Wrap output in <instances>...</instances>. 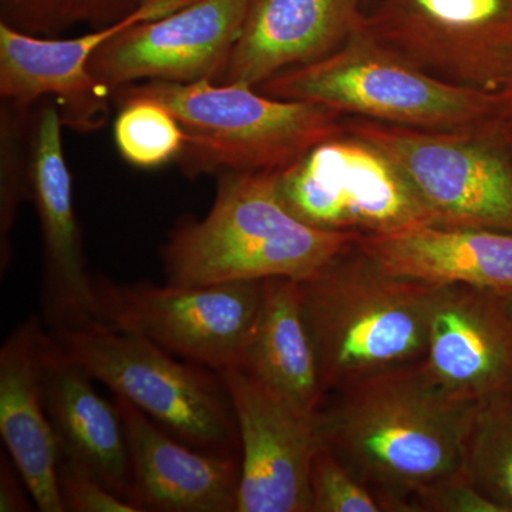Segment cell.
Masks as SVG:
<instances>
[{
	"label": "cell",
	"instance_id": "obj_1",
	"mask_svg": "<svg viewBox=\"0 0 512 512\" xmlns=\"http://www.w3.org/2000/svg\"><path fill=\"white\" fill-rule=\"evenodd\" d=\"M476 404L448 394L421 360L323 394L313 423L383 512H414L424 491L466 473Z\"/></svg>",
	"mask_w": 512,
	"mask_h": 512
},
{
	"label": "cell",
	"instance_id": "obj_2",
	"mask_svg": "<svg viewBox=\"0 0 512 512\" xmlns=\"http://www.w3.org/2000/svg\"><path fill=\"white\" fill-rule=\"evenodd\" d=\"M217 178L210 212L202 220L178 221L161 248L167 285L303 281L362 237L296 218L279 197L276 173H224Z\"/></svg>",
	"mask_w": 512,
	"mask_h": 512
},
{
	"label": "cell",
	"instance_id": "obj_3",
	"mask_svg": "<svg viewBox=\"0 0 512 512\" xmlns=\"http://www.w3.org/2000/svg\"><path fill=\"white\" fill-rule=\"evenodd\" d=\"M298 286L323 394L426 357L439 285L387 274L353 245Z\"/></svg>",
	"mask_w": 512,
	"mask_h": 512
},
{
	"label": "cell",
	"instance_id": "obj_4",
	"mask_svg": "<svg viewBox=\"0 0 512 512\" xmlns=\"http://www.w3.org/2000/svg\"><path fill=\"white\" fill-rule=\"evenodd\" d=\"M126 97L160 101L180 121L185 146L175 163L190 178L278 173L345 131L338 111L276 99L244 83H136L117 90L113 103Z\"/></svg>",
	"mask_w": 512,
	"mask_h": 512
},
{
	"label": "cell",
	"instance_id": "obj_5",
	"mask_svg": "<svg viewBox=\"0 0 512 512\" xmlns=\"http://www.w3.org/2000/svg\"><path fill=\"white\" fill-rule=\"evenodd\" d=\"M276 99L308 101L357 119L426 130L483 126L494 94L444 82L365 29L318 62L256 87Z\"/></svg>",
	"mask_w": 512,
	"mask_h": 512
},
{
	"label": "cell",
	"instance_id": "obj_6",
	"mask_svg": "<svg viewBox=\"0 0 512 512\" xmlns=\"http://www.w3.org/2000/svg\"><path fill=\"white\" fill-rule=\"evenodd\" d=\"M60 350L188 446L241 461L237 416L220 375L104 323L50 330Z\"/></svg>",
	"mask_w": 512,
	"mask_h": 512
},
{
	"label": "cell",
	"instance_id": "obj_7",
	"mask_svg": "<svg viewBox=\"0 0 512 512\" xmlns=\"http://www.w3.org/2000/svg\"><path fill=\"white\" fill-rule=\"evenodd\" d=\"M345 130L389 156L434 225L512 234V160L487 123L426 130L356 119Z\"/></svg>",
	"mask_w": 512,
	"mask_h": 512
},
{
	"label": "cell",
	"instance_id": "obj_8",
	"mask_svg": "<svg viewBox=\"0 0 512 512\" xmlns=\"http://www.w3.org/2000/svg\"><path fill=\"white\" fill-rule=\"evenodd\" d=\"M94 291L104 325L218 373L241 365L264 281L158 286L94 278Z\"/></svg>",
	"mask_w": 512,
	"mask_h": 512
},
{
	"label": "cell",
	"instance_id": "obj_9",
	"mask_svg": "<svg viewBox=\"0 0 512 512\" xmlns=\"http://www.w3.org/2000/svg\"><path fill=\"white\" fill-rule=\"evenodd\" d=\"M276 185L285 207L315 228L365 237L434 225L389 156L346 130L278 171Z\"/></svg>",
	"mask_w": 512,
	"mask_h": 512
},
{
	"label": "cell",
	"instance_id": "obj_10",
	"mask_svg": "<svg viewBox=\"0 0 512 512\" xmlns=\"http://www.w3.org/2000/svg\"><path fill=\"white\" fill-rule=\"evenodd\" d=\"M366 28L444 82L494 94L512 79V0H379Z\"/></svg>",
	"mask_w": 512,
	"mask_h": 512
},
{
	"label": "cell",
	"instance_id": "obj_11",
	"mask_svg": "<svg viewBox=\"0 0 512 512\" xmlns=\"http://www.w3.org/2000/svg\"><path fill=\"white\" fill-rule=\"evenodd\" d=\"M251 0H192L161 18L124 29L90 62L96 82L114 96L143 82L220 83Z\"/></svg>",
	"mask_w": 512,
	"mask_h": 512
},
{
	"label": "cell",
	"instance_id": "obj_12",
	"mask_svg": "<svg viewBox=\"0 0 512 512\" xmlns=\"http://www.w3.org/2000/svg\"><path fill=\"white\" fill-rule=\"evenodd\" d=\"M63 120L53 99L30 113L29 201L42 238L43 318L52 330L100 322L94 278L87 269L73 180L63 148Z\"/></svg>",
	"mask_w": 512,
	"mask_h": 512
},
{
	"label": "cell",
	"instance_id": "obj_13",
	"mask_svg": "<svg viewBox=\"0 0 512 512\" xmlns=\"http://www.w3.org/2000/svg\"><path fill=\"white\" fill-rule=\"evenodd\" d=\"M190 2L147 0L126 19L73 39L32 36L0 23V99L26 110L53 99L64 126L84 133L99 130L109 117L113 97L90 72L94 55L124 29Z\"/></svg>",
	"mask_w": 512,
	"mask_h": 512
},
{
	"label": "cell",
	"instance_id": "obj_14",
	"mask_svg": "<svg viewBox=\"0 0 512 512\" xmlns=\"http://www.w3.org/2000/svg\"><path fill=\"white\" fill-rule=\"evenodd\" d=\"M241 439L237 512H312V460L319 447L313 416L239 367L218 372Z\"/></svg>",
	"mask_w": 512,
	"mask_h": 512
},
{
	"label": "cell",
	"instance_id": "obj_15",
	"mask_svg": "<svg viewBox=\"0 0 512 512\" xmlns=\"http://www.w3.org/2000/svg\"><path fill=\"white\" fill-rule=\"evenodd\" d=\"M424 366L456 399L477 403L512 386V312L505 293L439 285Z\"/></svg>",
	"mask_w": 512,
	"mask_h": 512
},
{
	"label": "cell",
	"instance_id": "obj_16",
	"mask_svg": "<svg viewBox=\"0 0 512 512\" xmlns=\"http://www.w3.org/2000/svg\"><path fill=\"white\" fill-rule=\"evenodd\" d=\"M114 403L130 453L128 501L138 512H237L241 461L175 439L124 397Z\"/></svg>",
	"mask_w": 512,
	"mask_h": 512
},
{
	"label": "cell",
	"instance_id": "obj_17",
	"mask_svg": "<svg viewBox=\"0 0 512 512\" xmlns=\"http://www.w3.org/2000/svg\"><path fill=\"white\" fill-rule=\"evenodd\" d=\"M362 0H251L220 83L259 87L318 62L365 29Z\"/></svg>",
	"mask_w": 512,
	"mask_h": 512
},
{
	"label": "cell",
	"instance_id": "obj_18",
	"mask_svg": "<svg viewBox=\"0 0 512 512\" xmlns=\"http://www.w3.org/2000/svg\"><path fill=\"white\" fill-rule=\"evenodd\" d=\"M39 366L43 400L60 457L83 467L128 501L130 453L116 403L96 392L93 377L64 355L47 332L40 339Z\"/></svg>",
	"mask_w": 512,
	"mask_h": 512
},
{
	"label": "cell",
	"instance_id": "obj_19",
	"mask_svg": "<svg viewBox=\"0 0 512 512\" xmlns=\"http://www.w3.org/2000/svg\"><path fill=\"white\" fill-rule=\"evenodd\" d=\"M356 247L384 272L400 278L512 292L510 232L417 225L365 235Z\"/></svg>",
	"mask_w": 512,
	"mask_h": 512
},
{
	"label": "cell",
	"instance_id": "obj_20",
	"mask_svg": "<svg viewBox=\"0 0 512 512\" xmlns=\"http://www.w3.org/2000/svg\"><path fill=\"white\" fill-rule=\"evenodd\" d=\"M43 332L40 320L30 316L0 349V434L36 507L42 512H66L57 483L59 444L40 383Z\"/></svg>",
	"mask_w": 512,
	"mask_h": 512
},
{
	"label": "cell",
	"instance_id": "obj_21",
	"mask_svg": "<svg viewBox=\"0 0 512 512\" xmlns=\"http://www.w3.org/2000/svg\"><path fill=\"white\" fill-rule=\"evenodd\" d=\"M238 367L308 416L318 410L323 390L298 281H264L258 319Z\"/></svg>",
	"mask_w": 512,
	"mask_h": 512
},
{
	"label": "cell",
	"instance_id": "obj_22",
	"mask_svg": "<svg viewBox=\"0 0 512 512\" xmlns=\"http://www.w3.org/2000/svg\"><path fill=\"white\" fill-rule=\"evenodd\" d=\"M466 474L501 512H512V386L477 402Z\"/></svg>",
	"mask_w": 512,
	"mask_h": 512
},
{
	"label": "cell",
	"instance_id": "obj_23",
	"mask_svg": "<svg viewBox=\"0 0 512 512\" xmlns=\"http://www.w3.org/2000/svg\"><path fill=\"white\" fill-rule=\"evenodd\" d=\"M114 104L120 107L114 120V143L124 161L153 170L178 160L185 133L167 107L150 97H126Z\"/></svg>",
	"mask_w": 512,
	"mask_h": 512
},
{
	"label": "cell",
	"instance_id": "obj_24",
	"mask_svg": "<svg viewBox=\"0 0 512 512\" xmlns=\"http://www.w3.org/2000/svg\"><path fill=\"white\" fill-rule=\"evenodd\" d=\"M147 0H0V23L32 36L59 37L76 26L106 28Z\"/></svg>",
	"mask_w": 512,
	"mask_h": 512
},
{
	"label": "cell",
	"instance_id": "obj_25",
	"mask_svg": "<svg viewBox=\"0 0 512 512\" xmlns=\"http://www.w3.org/2000/svg\"><path fill=\"white\" fill-rule=\"evenodd\" d=\"M32 109L9 101L0 106V269L12 259L10 234L20 207L29 200V121Z\"/></svg>",
	"mask_w": 512,
	"mask_h": 512
},
{
	"label": "cell",
	"instance_id": "obj_26",
	"mask_svg": "<svg viewBox=\"0 0 512 512\" xmlns=\"http://www.w3.org/2000/svg\"><path fill=\"white\" fill-rule=\"evenodd\" d=\"M309 488L312 512L383 511L372 491L320 443L312 460Z\"/></svg>",
	"mask_w": 512,
	"mask_h": 512
},
{
	"label": "cell",
	"instance_id": "obj_27",
	"mask_svg": "<svg viewBox=\"0 0 512 512\" xmlns=\"http://www.w3.org/2000/svg\"><path fill=\"white\" fill-rule=\"evenodd\" d=\"M60 498L66 512H138L133 504L109 490L99 478L59 457Z\"/></svg>",
	"mask_w": 512,
	"mask_h": 512
},
{
	"label": "cell",
	"instance_id": "obj_28",
	"mask_svg": "<svg viewBox=\"0 0 512 512\" xmlns=\"http://www.w3.org/2000/svg\"><path fill=\"white\" fill-rule=\"evenodd\" d=\"M414 512H501L500 508L471 484L467 474L450 478L424 491L414 503Z\"/></svg>",
	"mask_w": 512,
	"mask_h": 512
},
{
	"label": "cell",
	"instance_id": "obj_29",
	"mask_svg": "<svg viewBox=\"0 0 512 512\" xmlns=\"http://www.w3.org/2000/svg\"><path fill=\"white\" fill-rule=\"evenodd\" d=\"M10 460L5 458V454H2V463H0V511H30L32 508H30L28 497H26L25 490H23V485H26L25 480L20 476L15 463Z\"/></svg>",
	"mask_w": 512,
	"mask_h": 512
},
{
	"label": "cell",
	"instance_id": "obj_30",
	"mask_svg": "<svg viewBox=\"0 0 512 512\" xmlns=\"http://www.w3.org/2000/svg\"><path fill=\"white\" fill-rule=\"evenodd\" d=\"M488 126L512 160V79L505 84L503 90L494 93L493 116L488 121Z\"/></svg>",
	"mask_w": 512,
	"mask_h": 512
},
{
	"label": "cell",
	"instance_id": "obj_31",
	"mask_svg": "<svg viewBox=\"0 0 512 512\" xmlns=\"http://www.w3.org/2000/svg\"><path fill=\"white\" fill-rule=\"evenodd\" d=\"M507 301H508V306H510V309H511V312H512V292L511 293H507Z\"/></svg>",
	"mask_w": 512,
	"mask_h": 512
},
{
	"label": "cell",
	"instance_id": "obj_32",
	"mask_svg": "<svg viewBox=\"0 0 512 512\" xmlns=\"http://www.w3.org/2000/svg\"><path fill=\"white\" fill-rule=\"evenodd\" d=\"M362 2H363V5H365V3L370 2V0H362Z\"/></svg>",
	"mask_w": 512,
	"mask_h": 512
}]
</instances>
